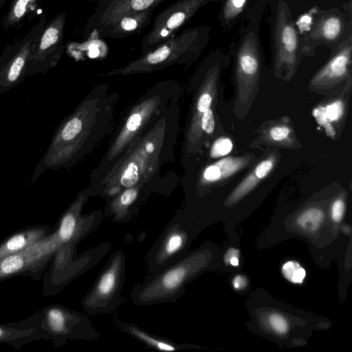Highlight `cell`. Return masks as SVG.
I'll use <instances>...</instances> for the list:
<instances>
[{"instance_id":"obj_1","label":"cell","mask_w":352,"mask_h":352,"mask_svg":"<svg viewBox=\"0 0 352 352\" xmlns=\"http://www.w3.org/2000/svg\"><path fill=\"white\" fill-rule=\"evenodd\" d=\"M179 103L149 124L125 151L103 172L92 175L90 183L80 192L88 197L99 195L107 200L122 190L147 186L167 193L173 184L160 177L164 166L175 159V144L179 131Z\"/></svg>"},{"instance_id":"obj_2","label":"cell","mask_w":352,"mask_h":352,"mask_svg":"<svg viewBox=\"0 0 352 352\" xmlns=\"http://www.w3.org/2000/svg\"><path fill=\"white\" fill-rule=\"evenodd\" d=\"M118 98L107 84L90 91L58 127L35 175L47 169L69 168L89 154L113 132Z\"/></svg>"},{"instance_id":"obj_3","label":"cell","mask_w":352,"mask_h":352,"mask_svg":"<svg viewBox=\"0 0 352 352\" xmlns=\"http://www.w3.org/2000/svg\"><path fill=\"white\" fill-rule=\"evenodd\" d=\"M331 199L315 200L273 221L260 236V247L272 245L289 238H298L308 244L312 256L318 265L325 267L333 259L351 258V239L337 232L328 214Z\"/></svg>"},{"instance_id":"obj_4","label":"cell","mask_w":352,"mask_h":352,"mask_svg":"<svg viewBox=\"0 0 352 352\" xmlns=\"http://www.w3.org/2000/svg\"><path fill=\"white\" fill-rule=\"evenodd\" d=\"M246 307L250 317L248 330L283 349L305 346L314 331L327 330L332 324L324 317L274 299L261 288L250 294Z\"/></svg>"},{"instance_id":"obj_5","label":"cell","mask_w":352,"mask_h":352,"mask_svg":"<svg viewBox=\"0 0 352 352\" xmlns=\"http://www.w3.org/2000/svg\"><path fill=\"white\" fill-rule=\"evenodd\" d=\"M231 58L229 50L218 48L212 51L199 64L190 80L191 103L182 144L184 166L204 154L201 127L216 122L221 77Z\"/></svg>"},{"instance_id":"obj_6","label":"cell","mask_w":352,"mask_h":352,"mask_svg":"<svg viewBox=\"0 0 352 352\" xmlns=\"http://www.w3.org/2000/svg\"><path fill=\"white\" fill-rule=\"evenodd\" d=\"M220 265V248L212 241H206L164 269L148 275L133 289L131 298L142 306L174 302L184 293L188 283L206 272L219 271Z\"/></svg>"},{"instance_id":"obj_7","label":"cell","mask_w":352,"mask_h":352,"mask_svg":"<svg viewBox=\"0 0 352 352\" xmlns=\"http://www.w3.org/2000/svg\"><path fill=\"white\" fill-rule=\"evenodd\" d=\"M181 93L180 85L174 80L160 81L146 90L121 118L104 155L91 175L99 174L112 165L151 123L179 103Z\"/></svg>"},{"instance_id":"obj_8","label":"cell","mask_w":352,"mask_h":352,"mask_svg":"<svg viewBox=\"0 0 352 352\" xmlns=\"http://www.w3.org/2000/svg\"><path fill=\"white\" fill-rule=\"evenodd\" d=\"M249 11L239 31L238 40L229 48L236 92L234 112L239 119L249 113L257 95L263 61L259 25L264 4L258 1Z\"/></svg>"},{"instance_id":"obj_9","label":"cell","mask_w":352,"mask_h":352,"mask_svg":"<svg viewBox=\"0 0 352 352\" xmlns=\"http://www.w3.org/2000/svg\"><path fill=\"white\" fill-rule=\"evenodd\" d=\"M211 26L188 28L171 36L157 45L119 68L100 76L148 74L174 65L190 66L201 56L210 41Z\"/></svg>"},{"instance_id":"obj_10","label":"cell","mask_w":352,"mask_h":352,"mask_svg":"<svg viewBox=\"0 0 352 352\" xmlns=\"http://www.w3.org/2000/svg\"><path fill=\"white\" fill-rule=\"evenodd\" d=\"M273 68L276 77L293 79L300 61V38L292 11L284 0L275 6L271 28Z\"/></svg>"},{"instance_id":"obj_11","label":"cell","mask_w":352,"mask_h":352,"mask_svg":"<svg viewBox=\"0 0 352 352\" xmlns=\"http://www.w3.org/2000/svg\"><path fill=\"white\" fill-rule=\"evenodd\" d=\"M203 229L179 211L146 256L148 275L164 269L182 256Z\"/></svg>"},{"instance_id":"obj_12","label":"cell","mask_w":352,"mask_h":352,"mask_svg":"<svg viewBox=\"0 0 352 352\" xmlns=\"http://www.w3.org/2000/svg\"><path fill=\"white\" fill-rule=\"evenodd\" d=\"M351 8L344 7L322 10L315 6L311 23L300 38L301 56H313L316 48L326 46L332 53L345 38L352 32Z\"/></svg>"},{"instance_id":"obj_13","label":"cell","mask_w":352,"mask_h":352,"mask_svg":"<svg viewBox=\"0 0 352 352\" xmlns=\"http://www.w3.org/2000/svg\"><path fill=\"white\" fill-rule=\"evenodd\" d=\"M124 272L125 258L118 250L112 254L82 301L84 309L88 314H106L118 307Z\"/></svg>"},{"instance_id":"obj_14","label":"cell","mask_w":352,"mask_h":352,"mask_svg":"<svg viewBox=\"0 0 352 352\" xmlns=\"http://www.w3.org/2000/svg\"><path fill=\"white\" fill-rule=\"evenodd\" d=\"M352 82V32L338 45L327 63L311 78L309 89L331 96Z\"/></svg>"},{"instance_id":"obj_15","label":"cell","mask_w":352,"mask_h":352,"mask_svg":"<svg viewBox=\"0 0 352 352\" xmlns=\"http://www.w3.org/2000/svg\"><path fill=\"white\" fill-rule=\"evenodd\" d=\"M47 23L46 16H41L24 37L5 48L0 58V93L14 88L25 77L28 59Z\"/></svg>"},{"instance_id":"obj_16","label":"cell","mask_w":352,"mask_h":352,"mask_svg":"<svg viewBox=\"0 0 352 352\" xmlns=\"http://www.w3.org/2000/svg\"><path fill=\"white\" fill-rule=\"evenodd\" d=\"M221 0H177L154 19L150 31L143 37L140 48L142 52L157 45L175 34L208 3Z\"/></svg>"},{"instance_id":"obj_17","label":"cell","mask_w":352,"mask_h":352,"mask_svg":"<svg viewBox=\"0 0 352 352\" xmlns=\"http://www.w3.org/2000/svg\"><path fill=\"white\" fill-rule=\"evenodd\" d=\"M65 20V13L60 12L47 23L28 59L25 76L44 73L60 60L65 48L63 36Z\"/></svg>"},{"instance_id":"obj_18","label":"cell","mask_w":352,"mask_h":352,"mask_svg":"<svg viewBox=\"0 0 352 352\" xmlns=\"http://www.w3.org/2000/svg\"><path fill=\"white\" fill-rule=\"evenodd\" d=\"M256 159L254 154L228 156L204 167L196 177L194 197L203 199L213 190L226 184L233 176L252 164Z\"/></svg>"},{"instance_id":"obj_19","label":"cell","mask_w":352,"mask_h":352,"mask_svg":"<svg viewBox=\"0 0 352 352\" xmlns=\"http://www.w3.org/2000/svg\"><path fill=\"white\" fill-rule=\"evenodd\" d=\"M62 244L56 232L17 253L0 260V279L34 268L44 263Z\"/></svg>"},{"instance_id":"obj_20","label":"cell","mask_w":352,"mask_h":352,"mask_svg":"<svg viewBox=\"0 0 352 352\" xmlns=\"http://www.w3.org/2000/svg\"><path fill=\"white\" fill-rule=\"evenodd\" d=\"M166 0H98L94 13L85 26V34L89 36L120 16L131 12L154 9Z\"/></svg>"},{"instance_id":"obj_21","label":"cell","mask_w":352,"mask_h":352,"mask_svg":"<svg viewBox=\"0 0 352 352\" xmlns=\"http://www.w3.org/2000/svg\"><path fill=\"white\" fill-rule=\"evenodd\" d=\"M351 87L352 82L339 94L329 96V100L320 104L312 111V116L318 124L324 128L329 138H336L337 135H340L345 124Z\"/></svg>"},{"instance_id":"obj_22","label":"cell","mask_w":352,"mask_h":352,"mask_svg":"<svg viewBox=\"0 0 352 352\" xmlns=\"http://www.w3.org/2000/svg\"><path fill=\"white\" fill-rule=\"evenodd\" d=\"M280 157L278 149L259 161L248 174L228 193L222 203L225 210L235 208L272 171Z\"/></svg>"},{"instance_id":"obj_23","label":"cell","mask_w":352,"mask_h":352,"mask_svg":"<svg viewBox=\"0 0 352 352\" xmlns=\"http://www.w3.org/2000/svg\"><path fill=\"white\" fill-rule=\"evenodd\" d=\"M153 192H157L147 186L126 188L107 200L105 215L113 216V220L118 222L126 220L135 214L140 204Z\"/></svg>"},{"instance_id":"obj_24","label":"cell","mask_w":352,"mask_h":352,"mask_svg":"<svg viewBox=\"0 0 352 352\" xmlns=\"http://www.w3.org/2000/svg\"><path fill=\"white\" fill-rule=\"evenodd\" d=\"M153 9L122 14L97 32L102 37L123 38L139 33L150 24Z\"/></svg>"},{"instance_id":"obj_25","label":"cell","mask_w":352,"mask_h":352,"mask_svg":"<svg viewBox=\"0 0 352 352\" xmlns=\"http://www.w3.org/2000/svg\"><path fill=\"white\" fill-rule=\"evenodd\" d=\"M258 140L266 145L285 148L296 149L301 147L288 118L263 123L259 128Z\"/></svg>"},{"instance_id":"obj_26","label":"cell","mask_w":352,"mask_h":352,"mask_svg":"<svg viewBox=\"0 0 352 352\" xmlns=\"http://www.w3.org/2000/svg\"><path fill=\"white\" fill-rule=\"evenodd\" d=\"M88 197L80 192L79 195L63 217L59 228L56 232V236L63 245L70 241L76 234L80 219V212Z\"/></svg>"},{"instance_id":"obj_27","label":"cell","mask_w":352,"mask_h":352,"mask_svg":"<svg viewBox=\"0 0 352 352\" xmlns=\"http://www.w3.org/2000/svg\"><path fill=\"white\" fill-rule=\"evenodd\" d=\"M228 237L220 250L219 271L234 273L241 271L243 258L239 247V238L236 230L227 233Z\"/></svg>"},{"instance_id":"obj_28","label":"cell","mask_w":352,"mask_h":352,"mask_svg":"<svg viewBox=\"0 0 352 352\" xmlns=\"http://www.w3.org/2000/svg\"><path fill=\"white\" fill-rule=\"evenodd\" d=\"M46 231L37 228L19 233L10 237L0 246V260L17 253L44 237Z\"/></svg>"},{"instance_id":"obj_29","label":"cell","mask_w":352,"mask_h":352,"mask_svg":"<svg viewBox=\"0 0 352 352\" xmlns=\"http://www.w3.org/2000/svg\"><path fill=\"white\" fill-rule=\"evenodd\" d=\"M250 0H221L217 19L221 29L226 32L231 29L243 14Z\"/></svg>"},{"instance_id":"obj_30","label":"cell","mask_w":352,"mask_h":352,"mask_svg":"<svg viewBox=\"0 0 352 352\" xmlns=\"http://www.w3.org/2000/svg\"><path fill=\"white\" fill-rule=\"evenodd\" d=\"M119 327L123 331L131 334L132 336L137 338L156 349L164 351H175L181 348L179 347L180 346L174 344L168 340L150 335L132 324L120 323Z\"/></svg>"},{"instance_id":"obj_31","label":"cell","mask_w":352,"mask_h":352,"mask_svg":"<svg viewBox=\"0 0 352 352\" xmlns=\"http://www.w3.org/2000/svg\"><path fill=\"white\" fill-rule=\"evenodd\" d=\"M346 204L347 192L343 190L334 198L331 199L328 206L330 222L333 228L340 233H341L340 227L345 222Z\"/></svg>"},{"instance_id":"obj_32","label":"cell","mask_w":352,"mask_h":352,"mask_svg":"<svg viewBox=\"0 0 352 352\" xmlns=\"http://www.w3.org/2000/svg\"><path fill=\"white\" fill-rule=\"evenodd\" d=\"M37 0H14L3 18L2 25L5 28L16 26L24 19L28 11Z\"/></svg>"},{"instance_id":"obj_33","label":"cell","mask_w":352,"mask_h":352,"mask_svg":"<svg viewBox=\"0 0 352 352\" xmlns=\"http://www.w3.org/2000/svg\"><path fill=\"white\" fill-rule=\"evenodd\" d=\"M282 275L293 284H302L306 277L305 268L296 261L288 260L281 266Z\"/></svg>"},{"instance_id":"obj_34","label":"cell","mask_w":352,"mask_h":352,"mask_svg":"<svg viewBox=\"0 0 352 352\" xmlns=\"http://www.w3.org/2000/svg\"><path fill=\"white\" fill-rule=\"evenodd\" d=\"M47 320L50 329L56 333H65L67 330V316L58 308L50 309L47 314Z\"/></svg>"},{"instance_id":"obj_35","label":"cell","mask_w":352,"mask_h":352,"mask_svg":"<svg viewBox=\"0 0 352 352\" xmlns=\"http://www.w3.org/2000/svg\"><path fill=\"white\" fill-rule=\"evenodd\" d=\"M233 143L228 137L221 136L214 140L210 148L209 156L210 158H221L231 152Z\"/></svg>"},{"instance_id":"obj_36","label":"cell","mask_w":352,"mask_h":352,"mask_svg":"<svg viewBox=\"0 0 352 352\" xmlns=\"http://www.w3.org/2000/svg\"><path fill=\"white\" fill-rule=\"evenodd\" d=\"M230 285L234 290L241 294H245L250 291V281L248 276L241 271L231 274Z\"/></svg>"},{"instance_id":"obj_37","label":"cell","mask_w":352,"mask_h":352,"mask_svg":"<svg viewBox=\"0 0 352 352\" xmlns=\"http://www.w3.org/2000/svg\"><path fill=\"white\" fill-rule=\"evenodd\" d=\"M4 335V331L3 329L0 328V338L3 337Z\"/></svg>"},{"instance_id":"obj_38","label":"cell","mask_w":352,"mask_h":352,"mask_svg":"<svg viewBox=\"0 0 352 352\" xmlns=\"http://www.w3.org/2000/svg\"><path fill=\"white\" fill-rule=\"evenodd\" d=\"M6 0H0V7L3 4Z\"/></svg>"}]
</instances>
